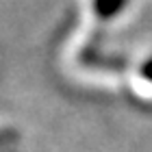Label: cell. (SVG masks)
<instances>
[{"mask_svg":"<svg viewBox=\"0 0 152 152\" xmlns=\"http://www.w3.org/2000/svg\"><path fill=\"white\" fill-rule=\"evenodd\" d=\"M126 4L128 0H94V11L100 20H113Z\"/></svg>","mask_w":152,"mask_h":152,"instance_id":"6da1fadb","label":"cell"},{"mask_svg":"<svg viewBox=\"0 0 152 152\" xmlns=\"http://www.w3.org/2000/svg\"><path fill=\"white\" fill-rule=\"evenodd\" d=\"M18 141V133L11 128H4L0 130V152H11V148L15 146Z\"/></svg>","mask_w":152,"mask_h":152,"instance_id":"7a4b0ae2","label":"cell"},{"mask_svg":"<svg viewBox=\"0 0 152 152\" xmlns=\"http://www.w3.org/2000/svg\"><path fill=\"white\" fill-rule=\"evenodd\" d=\"M141 74H143V78H146V80H150V83H152V59H148L146 63H143Z\"/></svg>","mask_w":152,"mask_h":152,"instance_id":"3957f363","label":"cell"}]
</instances>
